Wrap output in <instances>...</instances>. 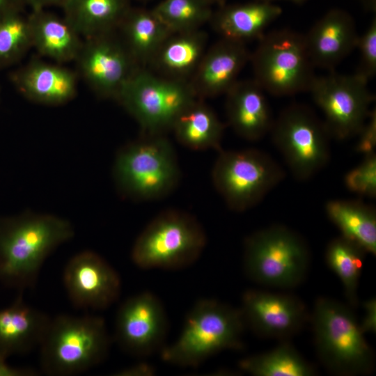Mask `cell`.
<instances>
[{"label":"cell","mask_w":376,"mask_h":376,"mask_svg":"<svg viewBox=\"0 0 376 376\" xmlns=\"http://www.w3.org/2000/svg\"><path fill=\"white\" fill-rule=\"evenodd\" d=\"M207 0H162L152 10L172 32L201 29L209 22L213 10Z\"/></svg>","instance_id":"31"},{"label":"cell","mask_w":376,"mask_h":376,"mask_svg":"<svg viewBox=\"0 0 376 376\" xmlns=\"http://www.w3.org/2000/svg\"><path fill=\"white\" fill-rule=\"evenodd\" d=\"M212 181L227 206L244 212L259 203L285 177L282 167L256 148L219 151Z\"/></svg>","instance_id":"10"},{"label":"cell","mask_w":376,"mask_h":376,"mask_svg":"<svg viewBox=\"0 0 376 376\" xmlns=\"http://www.w3.org/2000/svg\"><path fill=\"white\" fill-rule=\"evenodd\" d=\"M32 47L43 56L61 64L75 61L84 38L65 18L45 9L27 15Z\"/></svg>","instance_id":"24"},{"label":"cell","mask_w":376,"mask_h":376,"mask_svg":"<svg viewBox=\"0 0 376 376\" xmlns=\"http://www.w3.org/2000/svg\"><path fill=\"white\" fill-rule=\"evenodd\" d=\"M258 1H267V2H272L274 1H277V0H258ZM288 1H292L295 3H301L304 1H305L306 0H288Z\"/></svg>","instance_id":"43"},{"label":"cell","mask_w":376,"mask_h":376,"mask_svg":"<svg viewBox=\"0 0 376 376\" xmlns=\"http://www.w3.org/2000/svg\"><path fill=\"white\" fill-rule=\"evenodd\" d=\"M137 1H143V2H145V1H150V0H137Z\"/></svg>","instance_id":"44"},{"label":"cell","mask_w":376,"mask_h":376,"mask_svg":"<svg viewBox=\"0 0 376 376\" xmlns=\"http://www.w3.org/2000/svg\"><path fill=\"white\" fill-rule=\"evenodd\" d=\"M304 239L283 225H272L244 240L243 269L252 281L262 285L292 288L302 283L310 264Z\"/></svg>","instance_id":"7"},{"label":"cell","mask_w":376,"mask_h":376,"mask_svg":"<svg viewBox=\"0 0 376 376\" xmlns=\"http://www.w3.org/2000/svg\"><path fill=\"white\" fill-rule=\"evenodd\" d=\"M363 7L368 11L375 12L376 0H359Z\"/></svg>","instance_id":"41"},{"label":"cell","mask_w":376,"mask_h":376,"mask_svg":"<svg viewBox=\"0 0 376 376\" xmlns=\"http://www.w3.org/2000/svg\"><path fill=\"white\" fill-rule=\"evenodd\" d=\"M240 309L246 327L265 338L286 340L298 333L309 318L298 297L257 289L244 292Z\"/></svg>","instance_id":"15"},{"label":"cell","mask_w":376,"mask_h":376,"mask_svg":"<svg viewBox=\"0 0 376 376\" xmlns=\"http://www.w3.org/2000/svg\"><path fill=\"white\" fill-rule=\"evenodd\" d=\"M196 98L189 81L168 79L140 68L116 100L139 123L143 134L165 135L182 110Z\"/></svg>","instance_id":"9"},{"label":"cell","mask_w":376,"mask_h":376,"mask_svg":"<svg viewBox=\"0 0 376 376\" xmlns=\"http://www.w3.org/2000/svg\"><path fill=\"white\" fill-rule=\"evenodd\" d=\"M245 328L240 308L201 299L189 311L178 338L162 349L161 358L171 365L196 367L220 352L242 349Z\"/></svg>","instance_id":"2"},{"label":"cell","mask_w":376,"mask_h":376,"mask_svg":"<svg viewBox=\"0 0 376 376\" xmlns=\"http://www.w3.org/2000/svg\"><path fill=\"white\" fill-rule=\"evenodd\" d=\"M116 189L124 198L150 201L171 194L181 171L175 148L163 134H147L125 144L113 166Z\"/></svg>","instance_id":"3"},{"label":"cell","mask_w":376,"mask_h":376,"mask_svg":"<svg viewBox=\"0 0 376 376\" xmlns=\"http://www.w3.org/2000/svg\"><path fill=\"white\" fill-rule=\"evenodd\" d=\"M224 125L203 99L196 98L175 119L171 131L176 140L193 150H221Z\"/></svg>","instance_id":"26"},{"label":"cell","mask_w":376,"mask_h":376,"mask_svg":"<svg viewBox=\"0 0 376 376\" xmlns=\"http://www.w3.org/2000/svg\"><path fill=\"white\" fill-rule=\"evenodd\" d=\"M207 244L205 230L192 214L178 209L159 212L136 239L133 263L143 269L176 270L192 265Z\"/></svg>","instance_id":"6"},{"label":"cell","mask_w":376,"mask_h":376,"mask_svg":"<svg viewBox=\"0 0 376 376\" xmlns=\"http://www.w3.org/2000/svg\"><path fill=\"white\" fill-rule=\"evenodd\" d=\"M265 91L255 79L237 80L226 93L229 125L240 137L258 141L271 130L274 118Z\"/></svg>","instance_id":"20"},{"label":"cell","mask_w":376,"mask_h":376,"mask_svg":"<svg viewBox=\"0 0 376 376\" xmlns=\"http://www.w3.org/2000/svg\"><path fill=\"white\" fill-rule=\"evenodd\" d=\"M239 368L254 376H311L314 368L286 341L272 350L240 360Z\"/></svg>","instance_id":"29"},{"label":"cell","mask_w":376,"mask_h":376,"mask_svg":"<svg viewBox=\"0 0 376 376\" xmlns=\"http://www.w3.org/2000/svg\"><path fill=\"white\" fill-rule=\"evenodd\" d=\"M281 13V7L272 2L253 0L218 7L209 22L222 38L246 44L261 38Z\"/></svg>","instance_id":"21"},{"label":"cell","mask_w":376,"mask_h":376,"mask_svg":"<svg viewBox=\"0 0 376 376\" xmlns=\"http://www.w3.org/2000/svg\"><path fill=\"white\" fill-rule=\"evenodd\" d=\"M73 235L71 224L53 214L0 217V283L19 290L34 286L49 255Z\"/></svg>","instance_id":"1"},{"label":"cell","mask_w":376,"mask_h":376,"mask_svg":"<svg viewBox=\"0 0 376 376\" xmlns=\"http://www.w3.org/2000/svg\"><path fill=\"white\" fill-rule=\"evenodd\" d=\"M355 149L366 155L375 152L376 146V110L372 109L362 128L357 134Z\"/></svg>","instance_id":"35"},{"label":"cell","mask_w":376,"mask_h":376,"mask_svg":"<svg viewBox=\"0 0 376 376\" xmlns=\"http://www.w3.org/2000/svg\"><path fill=\"white\" fill-rule=\"evenodd\" d=\"M77 72L62 65L33 60L12 72L10 80L26 100L47 106H59L77 93Z\"/></svg>","instance_id":"19"},{"label":"cell","mask_w":376,"mask_h":376,"mask_svg":"<svg viewBox=\"0 0 376 376\" xmlns=\"http://www.w3.org/2000/svg\"><path fill=\"white\" fill-rule=\"evenodd\" d=\"M311 323L318 358L329 372L351 376L373 371V352L350 307L331 298L318 297Z\"/></svg>","instance_id":"4"},{"label":"cell","mask_w":376,"mask_h":376,"mask_svg":"<svg viewBox=\"0 0 376 376\" xmlns=\"http://www.w3.org/2000/svg\"><path fill=\"white\" fill-rule=\"evenodd\" d=\"M368 83L356 73L342 75L334 70L315 77L309 92L324 115L331 137L345 140L357 136L362 128L375 100Z\"/></svg>","instance_id":"12"},{"label":"cell","mask_w":376,"mask_h":376,"mask_svg":"<svg viewBox=\"0 0 376 376\" xmlns=\"http://www.w3.org/2000/svg\"><path fill=\"white\" fill-rule=\"evenodd\" d=\"M294 177L306 180L328 163L331 138L324 121L308 107L293 104L274 120L269 132Z\"/></svg>","instance_id":"11"},{"label":"cell","mask_w":376,"mask_h":376,"mask_svg":"<svg viewBox=\"0 0 376 376\" xmlns=\"http://www.w3.org/2000/svg\"><path fill=\"white\" fill-rule=\"evenodd\" d=\"M365 310L364 318L359 324L363 334L366 332H374L376 331V300L375 298H370L363 302Z\"/></svg>","instance_id":"36"},{"label":"cell","mask_w":376,"mask_h":376,"mask_svg":"<svg viewBox=\"0 0 376 376\" xmlns=\"http://www.w3.org/2000/svg\"><path fill=\"white\" fill-rule=\"evenodd\" d=\"M75 62L77 73L103 99L116 100L127 81L140 68L117 31L85 38Z\"/></svg>","instance_id":"13"},{"label":"cell","mask_w":376,"mask_h":376,"mask_svg":"<svg viewBox=\"0 0 376 376\" xmlns=\"http://www.w3.org/2000/svg\"><path fill=\"white\" fill-rule=\"evenodd\" d=\"M366 253L359 244L342 235L332 240L327 247V263L340 279L352 307L358 306L359 280Z\"/></svg>","instance_id":"30"},{"label":"cell","mask_w":376,"mask_h":376,"mask_svg":"<svg viewBox=\"0 0 376 376\" xmlns=\"http://www.w3.org/2000/svg\"><path fill=\"white\" fill-rule=\"evenodd\" d=\"M26 6L25 0H0V19L13 13H22Z\"/></svg>","instance_id":"38"},{"label":"cell","mask_w":376,"mask_h":376,"mask_svg":"<svg viewBox=\"0 0 376 376\" xmlns=\"http://www.w3.org/2000/svg\"><path fill=\"white\" fill-rule=\"evenodd\" d=\"M246 44L221 38L207 49L189 83L197 98L226 94L250 60Z\"/></svg>","instance_id":"18"},{"label":"cell","mask_w":376,"mask_h":376,"mask_svg":"<svg viewBox=\"0 0 376 376\" xmlns=\"http://www.w3.org/2000/svg\"><path fill=\"white\" fill-rule=\"evenodd\" d=\"M346 187L357 194L376 196V154L364 155L363 161L347 172L344 178Z\"/></svg>","instance_id":"33"},{"label":"cell","mask_w":376,"mask_h":376,"mask_svg":"<svg viewBox=\"0 0 376 376\" xmlns=\"http://www.w3.org/2000/svg\"><path fill=\"white\" fill-rule=\"evenodd\" d=\"M32 47L27 16L17 13L0 19V70L18 62Z\"/></svg>","instance_id":"32"},{"label":"cell","mask_w":376,"mask_h":376,"mask_svg":"<svg viewBox=\"0 0 376 376\" xmlns=\"http://www.w3.org/2000/svg\"><path fill=\"white\" fill-rule=\"evenodd\" d=\"M110 345L102 318L58 315L51 319L39 345L42 369L50 375L82 373L102 362Z\"/></svg>","instance_id":"5"},{"label":"cell","mask_w":376,"mask_h":376,"mask_svg":"<svg viewBox=\"0 0 376 376\" xmlns=\"http://www.w3.org/2000/svg\"><path fill=\"white\" fill-rule=\"evenodd\" d=\"M304 36L315 68L329 72L357 48L359 36L352 16L340 8L329 10Z\"/></svg>","instance_id":"17"},{"label":"cell","mask_w":376,"mask_h":376,"mask_svg":"<svg viewBox=\"0 0 376 376\" xmlns=\"http://www.w3.org/2000/svg\"><path fill=\"white\" fill-rule=\"evenodd\" d=\"M117 32L137 64L146 68L164 40L172 33L152 9L132 7Z\"/></svg>","instance_id":"25"},{"label":"cell","mask_w":376,"mask_h":376,"mask_svg":"<svg viewBox=\"0 0 376 376\" xmlns=\"http://www.w3.org/2000/svg\"><path fill=\"white\" fill-rule=\"evenodd\" d=\"M169 321L164 306L153 293L145 291L125 300L115 322V339L127 353L149 357L165 346Z\"/></svg>","instance_id":"14"},{"label":"cell","mask_w":376,"mask_h":376,"mask_svg":"<svg viewBox=\"0 0 376 376\" xmlns=\"http://www.w3.org/2000/svg\"><path fill=\"white\" fill-rule=\"evenodd\" d=\"M66 0H25L31 10H43L50 6L62 7Z\"/></svg>","instance_id":"40"},{"label":"cell","mask_w":376,"mask_h":376,"mask_svg":"<svg viewBox=\"0 0 376 376\" xmlns=\"http://www.w3.org/2000/svg\"><path fill=\"white\" fill-rule=\"evenodd\" d=\"M207 34L201 29L172 33L146 68L168 79L189 81L207 49Z\"/></svg>","instance_id":"23"},{"label":"cell","mask_w":376,"mask_h":376,"mask_svg":"<svg viewBox=\"0 0 376 376\" xmlns=\"http://www.w3.org/2000/svg\"><path fill=\"white\" fill-rule=\"evenodd\" d=\"M51 318L26 304L18 296L8 307L0 310V359L25 354L39 346Z\"/></svg>","instance_id":"22"},{"label":"cell","mask_w":376,"mask_h":376,"mask_svg":"<svg viewBox=\"0 0 376 376\" xmlns=\"http://www.w3.org/2000/svg\"><path fill=\"white\" fill-rule=\"evenodd\" d=\"M156 373L155 368L146 362H140L124 368L115 374L119 376H152Z\"/></svg>","instance_id":"37"},{"label":"cell","mask_w":376,"mask_h":376,"mask_svg":"<svg viewBox=\"0 0 376 376\" xmlns=\"http://www.w3.org/2000/svg\"><path fill=\"white\" fill-rule=\"evenodd\" d=\"M35 372L29 369L14 368L8 365L6 360L0 359V376H30Z\"/></svg>","instance_id":"39"},{"label":"cell","mask_w":376,"mask_h":376,"mask_svg":"<svg viewBox=\"0 0 376 376\" xmlns=\"http://www.w3.org/2000/svg\"><path fill=\"white\" fill-rule=\"evenodd\" d=\"M251 53L254 79L275 96L309 92L316 75L304 36L289 29L265 33Z\"/></svg>","instance_id":"8"},{"label":"cell","mask_w":376,"mask_h":376,"mask_svg":"<svg viewBox=\"0 0 376 376\" xmlns=\"http://www.w3.org/2000/svg\"><path fill=\"white\" fill-rule=\"evenodd\" d=\"M131 0H66L63 16L83 38L116 31Z\"/></svg>","instance_id":"27"},{"label":"cell","mask_w":376,"mask_h":376,"mask_svg":"<svg viewBox=\"0 0 376 376\" xmlns=\"http://www.w3.org/2000/svg\"><path fill=\"white\" fill-rule=\"evenodd\" d=\"M325 210L342 236L376 255V211L373 206L357 200L336 199L329 201Z\"/></svg>","instance_id":"28"},{"label":"cell","mask_w":376,"mask_h":376,"mask_svg":"<svg viewBox=\"0 0 376 376\" xmlns=\"http://www.w3.org/2000/svg\"><path fill=\"white\" fill-rule=\"evenodd\" d=\"M357 48L360 61L355 72L367 81L376 74V18L374 17L365 32L359 36Z\"/></svg>","instance_id":"34"},{"label":"cell","mask_w":376,"mask_h":376,"mask_svg":"<svg viewBox=\"0 0 376 376\" xmlns=\"http://www.w3.org/2000/svg\"><path fill=\"white\" fill-rule=\"evenodd\" d=\"M212 6L217 5L218 7L226 3L227 0H207Z\"/></svg>","instance_id":"42"},{"label":"cell","mask_w":376,"mask_h":376,"mask_svg":"<svg viewBox=\"0 0 376 376\" xmlns=\"http://www.w3.org/2000/svg\"><path fill=\"white\" fill-rule=\"evenodd\" d=\"M63 279L71 302L78 308L105 309L120 295L118 274L92 251H84L73 256L65 267Z\"/></svg>","instance_id":"16"}]
</instances>
